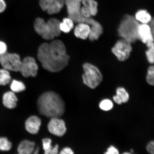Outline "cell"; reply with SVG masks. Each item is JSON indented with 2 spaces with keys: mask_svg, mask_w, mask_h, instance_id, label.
I'll return each instance as SVG.
<instances>
[{
  "mask_svg": "<svg viewBox=\"0 0 154 154\" xmlns=\"http://www.w3.org/2000/svg\"><path fill=\"white\" fill-rule=\"evenodd\" d=\"M37 57L42 67L52 72L62 70L68 65L70 59L64 43L59 40L42 44L38 48Z\"/></svg>",
  "mask_w": 154,
  "mask_h": 154,
  "instance_id": "cell-1",
  "label": "cell"
},
{
  "mask_svg": "<svg viewBox=\"0 0 154 154\" xmlns=\"http://www.w3.org/2000/svg\"><path fill=\"white\" fill-rule=\"evenodd\" d=\"M38 111L42 115L48 117H60L65 111L64 101L60 96L55 92H44L37 101Z\"/></svg>",
  "mask_w": 154,
  "mask_h": 154,
  "instance_id": "cell-2",
  "label": "cell"
},
{
  "mask_svg": "<svg viewBox=\"0 0 154 154\" xmlns=\"http://www.w3.org/2000/svg\"><path fill=\"white\" fill-rule=\"evenodd\" d=\"M60 22L56 18H51L45 22L43 19L38 18L34 22V30L43 39L53 40L61 34L59 28Z\"/></svg>",
  "mask_w": 154,
  "mask_h": 154,
  "instance_id": "cell-3",
  "label": "cell"
},
{
  "mask_svg": "<svg viewBox=\"0 0 154 154\" xmlns=\"http://www.w3.org/2000/svg\"><path fill=\"white\" fill-rule=\"evenodd\" d=\"M140 24L134 17L126 14L123 17L117 29L119 36L131 43L138 39L137 31Z\"/></svg>",
  "mask_w": 154,
  "mask_h": 154,
  "instance_id": "cell-4",
  "label": "cell"
},
{
  "mask_svg": "<svg viewBox=\"0 0 154 154\" xmlns=\"http://www.w3.org/2000/svg\"><path fill=\"white\" fill-rule=\"evenodd\" d=\"M83 68L84 73L82 78L84 84L91 89H95L103 80L100 71L97 67L89 63H84Z\"/></svg>",
  "mask_w": 154,
  "mask_h": 154,
  "instance_id": "cell-5",
  "label": "cell"
},
{
  "mask_svg": "<svg viewBox=\"0 0 154 154\" xmlns=\"http://www.w3.org/2000/svg\"><path fill=\"white\" fill-rule=\"evenodd\" d=\"M21 61L20 56L16 53L7 52L0 56V64L9 72H19Z\"/></svg>",
  "mask_w": 154,
  "mask_h": 154,
  "instance_id": "cell-6",
  "label": "cell"
},
{
  "mask_svg": "<svg viewBox=\"0 0 154 154\" xmlns=\"http://www.w3.org/2000/svg\"><path fill=\"white\" fill-rule=\"evenodd\" d=\"M111 51L119 60L125 61L129 57L132 51L131 43L121 38L117 40Z\"/></svg>",
  "mask_w": 154,
  "mask_h": 154,
  "instance_id": "cell-7",
  "label": "cell"
},
{
  "mask_svg": "<svg viewBox=\"0 0 154 154\" xmlns=\"http://www.w3.org/2000/svg\"><path fill=\"white\" fill-rule=\"evenodd\" d=\"M38 66L33 57H25L21 61L19 72L26 78L35 77L37 74Z\"/></svg>",
  "mask_w": 154,
  "mask_h": 154,
  "instance_id": "cell-8",
  "label": "cell"
},
{
  "mask_svg": "<svg viewBox=\"0 0 154 154\" xmlns=\"http://www.w3.org/2000/svg\"><path fill=\"white\" fill-rule=\"evenodd\" d=\"M40 6L48 14L52 15L60 12L65 5V0H40Z\"/></svg>",
  "mask_w": 154,
  "mask_h": 154,
  "instance_id": "cell-9",
  "label": "cell"
},
{
  "mask_svg": "<svg viewBox=\"0 0 154 154\" xmlns=\"http://www.w3.org/2000/svg\"><path fill=\"white\" fill-rule=\"evenodd\" d=\"M48 128L51 133L59 137L63 136L66 131L64 121L59 117L51 118L48 123Z\"/></svg>",
  "mask_w": 154,
  "mask_h": 154,
  "instance_id": "cell-10",
  "label": "cell"
},
{
  "mask_svg": "<svg viewBox=\"0 0 154 154\" xmlns=\"http://www.w3.org/2000/svg\"><path fill=\"white\" fill-rule=\"evenodd\" d=\"M138 39L146 44L154 42V38L149 25L140 24L138 26L137 31Z\"/></svg>",
  "mask_w": 154,
  "mask_h": 154,
  "instance_id": "cell-11",
  "label": "cell"
},
{
  "mask_svg": "<svg viewBox=\"0 0 154 154\" xmlns=\"http://www.w3.org/2000/svg\"><path fill=\"white\" fill-rule=\"evenodd\" d=\"M41 125V120L35 116H32L26 119L25 128L29 133L35 134L38 133Z\"/></svg>",
  "mask_w": 154,
  "mask_h": 154,
  "instance_id": "cell-12",
  "label": "cell"
},
{
  "mask_svg": "<svg viewBox=\"0 0 154 154\" xmlns=\"http://www.w3.org/2000/svg\"><path fill=\"white\" fill-rule=\"evenodd\" d=\"M91 30V26L85 23H78L74 29L75 35L77 38L86 40L88 38Z\"/></svg>",
  "mask_w": 154,
  "mask_h": 154,
  "instance_id": "cell-13",
  "label": "cell"
},
{
  "mask_svg": "<svg viewBox=\"0 0 154 154\" xmlns=\"http://www.w3.org/2000/svg\"><path fill=\"white\" fill-rule=\"evenodd\" d=\"M18 99L14 92L8 91L3 94L2 97V103L4 106L7 109H14L17 106Z\"/></svg>",
  "mask_w": 154,
  "mask_h": 154,
  "instance_id": "cell-14",
  "label": "cell"
},
{
  "mask_svg": "<svg viewBox=\"0 0 154 154\" xmlns=\"http://www.w3.org/2000/svg\"><path fill=\"white\" fill-rule=\"evenodd\" d=\"M35 143L28 140H24L19 144L17 151L20 154H31L33 153Z\"/></svg>",
  "mask_w": 154,
  "mask_h": 154,
  "instance_id": "cell-15",
  "label": "cell"
},
{
  "mask_svg": "<svg viewBox=\"0 0 154 154\" xmlns=\"http://www.w3.org/2000/svg\"><path fill=\"white\" fill-rule=\"evenodd\" d=\"M116 95L113 96V100L119 105L123 103H126L129 99V95L126 90L123 87L117 88L116 91Z\"/></svg>",
  "mask_w": 154,
  "mask_h": 154,
  "instance_id": "cell-16",
  "label": "cell"
},
{
  "mask_svg": "<svg viewBox=\"0 0 154 154\" xmlns=\"http://www.w3.org/2000/svg\"><path fill=\"white\" fill-rule=\"evenodd\" d=\"M138 22L141 24H149L152 18L150 13L146 9H141L137 11L134 16Z\"/></svg>",
  "mask_w": 154,
  "mask_h": 154,
  "instance_id": "cell-17",
  "label": "cell"
},
{
  "mask_svg": "<svg viewBox=\"0 0 154 154\" xmlns=\"http://www.w3.org/2000/svg\"><path fill=\"white\" fill-rule=\"evenodd\" d=\"M52 140L49 138L42 140L43 149L45 154H57L59 151V146L56 144L54 147L51 145Z\"/></svg>",
  "mask_w": 154,
  "mask_h": 154,
  "instance_id": "cell-18",
  "label": "cell"
},
{
  "mask_svg": "<svg viewBox=\"0 0 154 154\" xmlns=\"http://www.w3.org/2000/svg\"><path fill=\"white\" fill-rule=\"evenodd\" d=\"M103 32V29L101 24L99 23L97 24L91 26L89 38L90 41L93 42L98 39Z\"/></svg>",
  "mask_w": 154,
  "mask_h": 154,
  "instance_id": "cell-19",
  "label": "cell"
},
{
  "mask_svg": "<svg viewBox=\"0 0 154 154\" xmlns=\"http://www.w3.org/2000/svg\"><path fill=\"white\" fill-rule=\"evenodd\" d=\"M83 6L89 11L92 16H95L98 13V3L95 0H82Z\"/></svg>",
  "mask_w": 154,
  "mask_h": 154,
  "instance_id": "cell-20",
  "label": "cell"
},
{
  "mask_svg": "<svg viewBox=\"0 0 154 154\" xmlns=\"http://www.w3.org/2000/svg\"><path fill=\"white\" fill-rule=\"evenodd\" d=\"M74 27V21L69 17L63 18L62 22L60 23L59 28L61 32L65 33H69Z\"/></svg>",
  "mask_w": 154,
  "mask_h": 154,
  "instance_id": "cell-21",
  "label": "cell"
},
{
  "mask_svg": "<svg viewBox=\"0 0 154 154\" xmlns=\"http://www.w3.org/2000/svg\"><path fill=\"white\" fill-rule=\"evenodd\" d=\"M11 81L9 71L4 68L0 69V86H5Z\"/></svg>",
  "mask_w": 154,
  "mask_h": 154,
  "instance_id": "cell-22",
  "label": "cell"
},
{
  "mask_svg": "<svg viewBox=\"0 0 154 154\" xmlns=\"http://www.w3.org/2000/svg\"><path fill=\"white\" fill-rule=\"evenodd\" d=\"M10 87L11 91L14 93H19L24 91L26 88L23 82L15 79L11 81Z\"/></svg>",
  "mask_w": 154,
  "mask_h": 154,
  "instance_id": "cell-23",
  "label": "cell"
},
{
  "mask_svg": "<svg viewBox=\"0 0 154 154\" xmlns=\"http://www.w3.org/2000/svg\"><path fill=\"white\" fill-rule=\"evenodd\" d=\"M146 44L147 49L146 51L147 60L150 63H154V42H150Z\"/></svg>",
  "mask_w": 154,
  "mask_h": 154,
  "instance_id": "cell-24",
  "label": "cell"
},
{
  "mask_svg": "<svg viewBox=\"0 0 154 154\" xmlns=\"http://www.w3.org/2000/svg\"><path fill=\"white\" fill-rule=\"evenodd\" d=\"M12 147V144L6 137H0V151H8Z\"/></svg>",
  "mask_w": 154,
  "mask_h": 154,
  "instance_id": "cell-25",
  "label": "cell"
},
{
  "mask_svg": "<svg viewBox=\"0 0 154 154\" xmlns=\"http://www.w3.org/2000/svg\"><path fill=\"white\" fill-rule=\"evenodd\" d=\"M113 104L110 100L105 99L103 100L99 104V107L102 110L109 111L113 108Z\"/></svg>",
  "mask_w": 154,
  "mask_h": 154,
  "instance_id": "cell-26",
  "label": "cell"
},
{
  "mask_svg": "<svg viewBox=\"0 0 154 154\" xmlns=\"http://www.w3.org/2000/svg\"><path fill=\"white\" fill-rule=\"evenodd\" d=\"M146 80L150 85L154 86V65L150 66L148 68Z\"/></svg>",
  "mask_w": 154,
  "mask_h": 154,
  "instance_id": "cell-27",
  "label": "cell"
},
{
  "mask_svg": "<svg viewBox=\"0 0 154 154\" xmlns=\"http://www.w3.org/2000/svg\"><path fill=\"white\" fill-rule=\"evenodd\" d=\"M80 13L82 16L86 18H91L92 17L89 11L84 6L81 8Z\"/></svg>",
  "mask_w": 154,
  "mask_h": 154,
  "instance_id": "cell-28",
  "label": "cell"
},
{
  "mask_svg": "<svg viewBox=\"0 0 154 154\" xmlns=\"http://www.w3.org/2000/svg\"><path fill=\"white\" fill-rule=\"evenodd\" d=\"M7 46L5 42L0 40V56L7 52Z\"/></svg>",
  "mask_w": 154,
  "mask_h": 154,
  "instance_id": "cell-29",
  "label": "cell"
},
{
  "mask_svg": "<svg viewBox=\"0 0 154 154\" xmlns=\"http://www.w3.org/2000/svg\"><path fill=\"white\" fill-rule=\"evenodd\" d=\"M119 151L117 148L113 146H111L107 149L106 152H105L106 154H118Z\"/></svg>",
  "mask_w": 154,
  "mask_h": 154,
  "instance_id": "cell-30",
  "label": "cell"
},
{
  "mask_svg": "<svg viewBox=\"0 0 154 154\" xmlns=\"http://www.w3.org/2000/svg\"><path fill=\"white\" fill-rule=\"evenodd\" d=\"M146 149L149 153L154 154V140L149 142L147 144Z\"/></svg>",
  "mask_w": 154,
  "mask_h": 154,
  "instance_id": "cell-31",
  "label": "cell"
},
{
  "mask_svg": "<svg viewBox=\"0 0 154 154\" xmlns=\"http://www.w3.org/2000/svg\"><path fill=\"white\" fill-rule=\"evenodd\" d=\"M60 153L61 154H73L74 153L70 148L65 147L61 150Z\"/></svg>",
  "mask_w": 154,
  "mask_h": 154,
  "instance_id": "cell-32",
  "label": "cell"
},
{
  "mask_svg": "<svg viewBox=\"0 0 154 154\" xmlns=\"http://www.w3.org/2000/svg\"><path fill=\"white\" fill-rule=\"evenodd\" d=\"M6 4L4 0H0V13H3L6 8Z\"/></svg>",
  "mask_w": 154,
  "mask_h": 154,
  "instance_id": "cell-33",
  "label": "cell"
},
{
  "mask_svg": "<svg viewBox=\"0 0 154 154\" xmlns=\"http://www.w3.org/2000/svg\"><path fill=\"white\" fill-rule=\"evenodd\" d=\"M149 24L154 38V17L153 18H152L151 20L150 21Z\"/></svg>",
  "mask_w": 154,
  "mask_h": 154,
  "instance_id": "cell-34",
  "label": "cell"
},
{
  "mask_svg": "<svg viewBox=\"0 0 154 154\" xmlns=\"http://www.w3.org/2000/svg\"><path fill=\"white\" fill-rule=\"evenodd\" d=\"M38 152H39V148L38 147L35 150L34 149L33 153L35 154H37L38 153Z\"/></svg>",
  "mask_w": 154,
  "mask_h": 154,
  "instance_id": "cell-35",
  "label": "cell"
},
{
  "mask_svg": "<svg viewBox=\"0 0 154 154\" xmlns=\"http://www.w3.org/2000/svg\"><path fill=\"white\" fill-rule=\"evenodd\" d=\"M124 153V154H127V153H128V154H130L131 153H129V152H125Z\"/></svg>",
  "mask_w": 154,
  "mask_h": 154,
  "instance_id": "cell-36",
  "label": "cell"
},
{
  "mask_svg": "<svg viewBox=\"0 0 154 154\" xmlns=\"http://www.w3.org/2000/svg\"><path fill=\"white\" fill-rule=\"evenodd\" d=\"M78 1H80V2H82V0H78Z\"/></svg>",
  "mask_w": 154,
  "mask_h": 154,
  "instance_id": "cell-37",
  "label": "cell"
}]
</instances>
